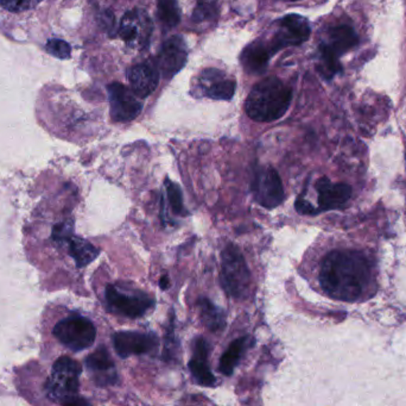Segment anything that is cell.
<instances>
[{
	"instance_id": "obj_29",
	"label": "cell",
	"mask_w": 406,
	"mask_h": 406,
	"mask_svg": "<svg viewBox=\"0 0 406 406\" xmlns=\"http://www.w3.org/2000/svg\"><path fill=\"white\" fill-rule=\"evenodd\" d=\"M296 210L302 214H319V210L315 209L308 200L304 199L303 197H300L296 200Z\"/></svg>"
},
{
	"instance_id": "obj_22",
	"label": "cell",
	"mask_w": 406,
	"mask_h": 406,
	"mask_svg": "<svg viewBox=\"0 0 406 406\" xmlns=\"http://www.w3.org/2000/svg\"><path fill=\"white\" fill-rule=\"evenodd\" d=\"M67 242L69 243L70 256L75 260L77 267L87 266L99 256V249L86 240L72 236Z\"/></svg>"
},
{
	"instance_id": "obj_21",
	"label": "cell",
	"mask_w": 406,
	"mask_h": 406,
	"mask_svg": "<svg viewBox=\"0 0 406 406\" xmlns=\"http://www.w3.org/2000/svg\"><path fill=\"white\" fill-rule=\"evenodd\" d=\"M198 311L202 323L210 331H221L226 327V314L207 298L198 300Z\"/></svg>"
},
{
	"instance_id": "obj_31",
	"label": "cell",
	"mask_w": 406,
	"mask_h": 406,
	"mask_svg": "<svg viewBox=\"0 0 406 406\" xmlns=\"http://www.w3.org/2000/svg\"><path fill=\"white\" fill-rule=\"evenodd\" d=\"M290 1H298V0H290Z\"/></svg>"
},
{
	"instance_id": "obj_16",
	"label": "cell",
	"mask_w": 406,
	"mask_h": 406,
	"mask_svg": "<svg viewBox=\"0 0 406 406\" xmlns=\"http://www.w3.org/2000/svg\"><path fill=\"white\" fill-rule=\"evenodd\" d=\"M209 348L210 347L205 339L198 337V340H195L193 358L188 363L194 380L205 388H213L216 384V378L208 365Z\"/></svg>"
},
{
	"instance_id": "obj_2",
	"label": "cell",
	"mask_w": 406,
	"mask_h": 406,
	"mask_svg": "<svg viewBox=\"0 0 406 406\" xmlns=\"http://www.w3.org/2000/svg\"><path fill=\"white\" fill-rule=\"evenodd\" d=\"M291 99V89L278 78L264 79L251 89L245 102L246 114L256 122H274L286 115Z\"/></svg>"
},
{
	"instance_id": "obj_13",
	"label": "cell",
	"mask_w": 406,
	"mask_h": 406,
	"mask_svg": "<svg viewBox=\"0 0 406 406\" xmlns=\"http://www.w3.org/2000/svg\"><path fill=\"white\" fill-rule=\"evenodd\" d=\"M86 366L98 386L117 384L118 374L115 365L106 347L101 346L89 355L86 360Z\"/></svg>"
},
{
	"instance_id": "obj_4",
	"label": "cell",
	"mask_w": 406,
	"mask_h": 406,
	"mask_svg": "<svg viewBox=\"0 0 406 406\" xmlns=\"http://www.w3.org/2000/svg\"><path fill=\"white\" fill-rule=\"evenodd\" d=\"M220 280L223 291L235 300H244L251 291V272L242 251L235 244H228L221 254Z\"/></svg>"
},
{
	"instance_id": "obj_28",
	"label": "cell",
	"mask_w": 406,
	"mask_h": 406,
	"mask_svg": "<svg viewBox=\"0 0 406 406\" xmlns=\"http://www.w3.org/2000/svg\"><path fill=\"white\" fill-rule=\"evenodd\" d=\"M47 50L60 59H68L70 56V45L62 40H50Z\"/></svg>"
},
{
	"instance_id": "obj_1",
	"label": "cell",
	"mask_w": 406,
	"mask_h": 406,
	"mask_svg": "<svg viewBox=\"0 0 406 406\" xmlns=\"http://www.w3.org/2000/svg\"><path fill=\"white\" fill-rule=\"evenodd\" d=\"M319 279L330 298L355 302L370 285V263L358 251H334L323 258Z\"/></svg>"
},
{
	"instance_id": "obj_9",
	"label": "cell",
	"mask_w": 406,
	"mask_h": 406,
	"mask_svg": "<svg viewBox=\"0 0 406 406\" xmlns=\"http://www.w3.org/2000/svg\"><path fill=\"white\" fill-rule=\"evenodd\" d=\"M311 29L307 18L300 15H288L279 19L278 30L272 38L269 48L275 54L286 47L300 45L309 40Z\"/></svg>"
},
{
	"instance_id": "obj_15",
	"label": "cell",
	"mask_w": 406,
	"mask_h": 406,
	"mask_svg": "<svg viewBox=\"0 0 406 406\" xmlns=\"http://www.w3.org/2000/svg\"><path fill=\"white\" fill-rule=\"evenodd\" d=\"M202 91L205 96L215 100H231L235 96V80L226 78L221 70L216 68H207L203 70L200 77Z\"/></svg>"
},
{
	"instance_id": "obj_20",
	"label": "cell",
	"mask_w": 406,
	"mask_h": 406,
	"mask_svg": "<svg viewBox=\"0 0 406 406\" xmlns=\"http://www.w3.org/2000/svg\"><path fill=\"white\" fill-rule=\"evenodd\" d=\"M358 36L351 26H339L330 30L329 42L323 45L340 57L342 54L358 45Z\"/></svg>"
},
{
	"instance_id": "obj_7",
	"label": "cell",
	"mask_w": 406,
	"mask_h": 406,
	"mask_svg": "<svg viewBox=\"0 0 406 406\" xmlns=\"http://www.w3.org/2000/svg\"><path fill=\"white\" fill-rule=\"evenodd\" d=\"M252 192L260 207L272 210L284 202V187L277 170L264 167L256 170L252 182Z\"/></svg>"
},
{
	"instance_id": "obj_18",
	"label": "cell",
	"mask_w": 406,
	"mask_h": 406,
	"mask_svg": "<svg viewBox=\"0 0 406 406\" xmlns=\"http://www.w3.org/2000/svg\"><path fill=\"white\" fill-rule=\"evenodd\" d=\"M271 55L272 53L269 45L261 41L253 42L242 50L240 63L244 67L246 73L260 75L266 70Z\"/></svg>"
},
{
	"instance_id": "obj_19",
	"label": "cell",
	"mask_w": 406,
	"mask_h": 406,
	"mask_svg": "<svg viewBox=\"0 0 406 406\" xmlns=\"http://www.w3.org/2000/svg\"><path fill=\"white\" fill-rule=\"evenodd\" d=\"M252 344L253 339L251 336L239 337L235 342H232L227 351H225L220 358V372L226 377L232 375L235 367L239 365L246 351L252 346Z\"/></svg>"
},
{
	"instance_id": "obj_6",
	"label": "cell",
	"mask_w": 406,
	"mask_h": 406,
	"mask_svg": "<svg viewBox=\"0 0 406 406\" xmlns=\"http://www.w3.org/2000/svg\"><path fill=\"white\" fill-rule=\"evenodd\" d=\"M106 302L112 312L128 318H140L154 307V300L142 291H126L118 285L106 287Z\"/></svg>"
},
{
	"instance_id": "obj_27",
	"label": "cell",
	"mask_w": 406,
	"mask_h": 406,
	"mask_svg": "<svg viewBox=\"0 0 406 406\" xmlns=\"http://www.w3.org/2000/svg\"><path fill=\"white\" fill-rule=\"evenodd\" d=\"M42 0H0V6L11 12L26 11L36 8Z\"/></svg>"
},
{
	"instance_id": "obj_26",
	"label": "cell",
	"mask_w": 406,
	"mask_h": 406,
	"mask_svg": "<svg viewBox=\"0 0 406 406\" xmlns=\"http://www.w3.org/2000/svg\"><path fill=\"white\" fill-rule=\"evenodd\" d=\"M320 50H321V57H322V73L328 77L330 75L333 77L334 74L339 73L342 68L339 61V56L335 55L323 43L320 47Z\"/></svg>"
},
{
	"instance_id": "obj_23",
	"label": "cell",
	"mask_w": 406,
	"mask_h": 406,
	"mask_svg": "<svg viewBox=\"0 0 406 406\" xmlns=\"http://www.w3.org/2000/svg\"><path fill=\"white\" fill-rule=\"evenodd\" d=\"M158 18L167 28H174L181 21L177 0H157Z\"/></svg>"
},
{
	"instance_id": "obj_17",
	"label": "cell",
	"mask_w": 406,
	"mask_h": 406,
	"mask_svg": "<svg viewBox=\"0 0 406 406\" xmlns=\"http://www.w3.org/2000/svg\"><path fill=\"white\" fill-rule=\"evenodd\" d=\"M128 79L132 92L140 98H147L154 92L159 84V74L147 63H140L128 70Z\"/></svg>"
},
{
	"instance_id": "obj_11",
	"label": "cell",
	"mask_w": 406,
	"mask_h": 406,
	"mask_svg": "<svg viewBox=\"0 0 406 406\" xmlns=\"http://www.w3.org/2000/svg\"><path fill=\"white\" fill-rule=\"evenodd\" d=\"M188 50L186 41L181 36H172L162 45L157 56V67L162 75L171 79L187 63Z\"/></svg>"
},
{
	"instance_id": "obj_12",
	"label": "cell",
	"mask_w": 406,
	"mask_h": 406,
	"mask_svg": "<svg viewBox=\"0 0 406 406\" xmlns=\"http://www.w3.org/2000/svg\"><path fill=\"white\" fill-rule=\"evenodd\" d=\"M114 349L120 358L150 353L158 347V339L152 332L120 331L113 335Z\"/></svg>"
},
{
	"instance_id": "obj_10",
	"label": "cell",
	"mask_w": 406,
	"mask_h": 406,
	"mask_svg": "<svg viewBox=\"0 0 406 406\" xmlns=\"http://www.w3.org/2000/svg\"><path fill=\"white\" fill-rule=\"evenodd\" d=\"M111 117L114 122L128 123L137 119L143 110V104L135 98L132 89L120 82H112L107 86Z\"/></svg>"
},
{
	"instance_id": "obj_24",
	"label": "cell",
	"mask_w": 406,
	"mask_h": 406,
	"mask_svg": "<svg viewBox=\"0 0 406 406\" xmlns=\"http://www.w3.org/2000/svg\"><path fill=\"white\" fill-rule=\"evenodd\" d=\"M218 15H219L218 0H200L193 12V22H213L215 21Z\"/></svg>"
},
{
	"instance_id": "obj_5",
	"label": "cell",
	"mask_w": 406,
	"mask_h": 406,
	"mask_svg": "<svg viewBox=\"0 0 406 406\" xmlns=\"http://www.w3.org/2000/svg\"><path fill=\"white\" fill-rule=\"evenodd\" d=\"M54 335L70 351H81L92 347L96 341V330L92 321L79 314H73L56 324Z\"/></svg>"
},
{
	"instance_id": "obj_32",
	"label": "cell",
	"mask_w": 406,
	"mask_h": 406,
	"mask_svg": "<svg viewBox=\"0 0 406 406\" xmlns=\"http://www.w3.org/2000/svg\"><path fill=\"white\" fill-rule=\"evenodd\" d=\"M405 158H406V155H405Z\"/></svg>"
},
{
	"instance_id": "obj_3",
	"label": "cell",
	"mask_w": 406,
	"mask_h": 406,
	"mask_svg": "<svg viewBox=\"0 0 406 406\" xmlns=\"http://www.w3.org/2000/svg\"><path fill=\"white\" fill-rule=\"evenodd\" d=\"M81 373L82 368L80 363L73 358L62 356L56 360L45 385L48 398L62 404H79L80 400H77V395Z\"/></svg>"
},
{
	"instance_id": "obj_30",
	"label": "cell",
	"mask_w": 406,
	"mask_h": 406,
	"mask_svg": "<svg viewBox=\"0 0 406 406\" xmlns=\"http://www.w3.org/2000/svg\"><path fill=\"white\" fill-rule=\"evenodd\" d=\"M159 286H161L162 290H168L170 287V281H169L168 275L162 277L161 281H159Z\"/></svg>"
},
{
	"instance_id": "obj_25",
	"label": "cell",
	"mask_w": 406,
	"mask_h": 406,
	"mask_svg": "<svg viewBox=\"0 0 406 406\" xmlns=\"http://www.w3.org/2000/svg\"><path fill=\"white\" fill-rule=\"evenodd\" d=\"M165 191H167V197H168V202L171 207L172 212L179 216L184 214V194L182 191L179 189V186L175 182H172L170 179H165Z\"/></svg>"
},
{
	"instance_id": "obj_8",
	"label": "cell",
	"mask_w": 406,
	"mask_h": 406,
	"mask_svg": "<svg viewBox=\"0 0 406 406\" xmlns=\"http://www.w3.org/2000/svg\"><path fill=\"white\" fill-rule=\"evenodd\" d=\"M152 29L154 26L147 12L135 9L125 13L118 33L130 48L142 50L149 47Z\"/></svg>"
},
{
	"instance_id": "obj_14",
	"label": "cell",
	"mask_w": 406,
	"mask_h": 406,
	"mask_svg": "<svg viewBox=\"0 0 406 406\" xmlns=\"http://www.w3.org/2000/svg\"><path fill=\"white\" fill-rule=\"evenodd\" d=\"M319 212L344 207L351 199V189L347 184H334L328 177H321L316 182Z\"/></svg>"
}]
</instances>
